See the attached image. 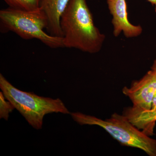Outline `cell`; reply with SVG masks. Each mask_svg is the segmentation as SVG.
Instances as JSON below:
<instances>
[{"instance_id": "obj_9", "label": "cell", "mask_w": 156, "mask_h": 156, "mask_svg": "<svg viewBox=\"0 0 156 156\" xmlns=\"http://www.w3.org/2000/svg\"><path fill=\"white\" fill-rule=\"evenodd\" d=\"M11 9L33 11L40 9V0H3Z\"/></svg>"}, {"instance_id": "obj_3", "label": "cell", "mask_w": 156, "mask_h": 156, "mask_svg": "<svg viewBox=\"0 0 156 156\" xmlns=\"http://www.w3.org/2000/svg\"><path fill=\"white\" fill-rule=\"evenodd\" d=\"M0 88L6 100L11 102L29 125L37 130L41 129L46 115L53 113H70L59 98L41 97L33 92L21 91L14 87L1 73Z\"/></svg>"}, {"instance_id": "obj_14", "label": "cell", "mask_w": 156, "mask_h": 156, "mask_svg": "<svg viewBox=\"0 0 156 156\" xmlns=\"http://www.w3.org/2000/svg\"><path fill=\"white\" fill-rule=\"evenodd\" d=\"M155 6V12H156V3L155 5H154Z\"/></svg>"}, {"instance_id": "obj_4", "label": "cell", "mask_w": 156, "mask_h": 156, "mask_svg": "<svg viewBox=\"0 0 156 156\" xmlns=\"http://www.w3.org/2000/svg\"><path fill=\"white\" fill-rule=\"evenodd\" d=\"M0 23L2 32H12L24 40L37 39L53 49L64 48L63 38L53 36L44 31L47 28V20L40 9L33 11L9 7L2 9Z\"/></svg>"}, {"instance_id": "obj_6", "label": "cell", "mask_w": 156, "mask_h": 156, "mask_svg": "<svg viewBox=\"0 0 156 156\" xmlns=\"http://www.w3.org/2000/svg\"><path fill=\"white\" fill-rule=\"evenodd\" d=\"M110 13L112 16L113 34L117 37L123 33L128 38L136 37L142 33L140 25L131 23L128 19V7L126 0H107Z\"/></svg>"}, {"instance_id": "obj_8", "label": "cell", "mask_w": 156, "mask_h": 156, "mask_svg": "<svg viewBox=\"0 0 156 156\" xmlns=\"http://www.w3.org/2000/svg\"><path fill=\"white\" fill-rule=\"evenodd\" d=\"M122 114L144 133L149 136L154 135L156 122V109L141 110L133 106L128 107L124 108Z\"/></svg>"}, {"instance_id": "obj_11", "label": "cell", "mask_w": 156, "mask_h": 156, "mask_svg": "<svg viewBox=\"0 0 156 156\" xmlns=\"http://www.w3.org/2000/svg\"><path fill=\"white\" fill-rule=\"evenodd\" d=\"M151 109H156V93L154 96L153 98Z\"/></svg>"}, {"instance_id": "obj_2", "label": "cell", "mask_w": 156, "mask_h": 156, "mask_svg": "<svg viewBox=\"0 0 156 156\" xmlns=\"http://www.w3.org/2000/svg\"><path fill=\"white\" fill-rule=\"evenodd\" d=\"M71 115L80 125L103 128L122 145L139 149L149 156H156V140L139 130L123 114L115 113L105 119L81 112L72 113Z\"/></svg>"}, {"instance_id": "obj_13", "label": "cell", "mask_w": 156, "mask_h": 156, "mask_svg": "<svg viewBox=\"0 0 156 156\" xmlns=\"http://www.w3.org/2000/svg\"><path fill=\"white\" fill-rule=\"evenodd\" d=\"M151 3L153 6H154L156 3V0H146Z\"/></svg>"}, {"instance_id": "obj_10", "label": "cell", "mask_w": 156, "mask_h": 156, "mask_svg": "<svg viewBox=\"0 0 156 156\" xmlns=\"http://www.w3.org/2000/svg\"><path fill=\"white\" fill-rule=\"evenodd\" d=\"M6 99L2 92H0V118L8 120L9 114L15 108L11 102L8 100L6 101Z\"/></svg>"}, {"instance_id": "obj_5", "label": "cell", "mask_w": 156, "mask_h": 156, "mask_svg": "<svg viewBox=\"0 0 156 156\" xmlns=\"http://www.w3.org/2000/svg\"><path fill=\"white\" fill-rule=\"evenodd\" d=\"M123 94L129 98L133 107L141 110H150L156 93V73L148 71L138 80L133 81L130 87L123 88Z\"/></svg>"}, {"instance_id": "obj_7", "label": "cell", "mask_w": 156, "mask_h": 156, "mask_svg": "<svg viewBox=\"0 0 156 156\" xmlns=\"http://www.w3.org/2000/svg\"><path fill=\"white\" fill-rule=\"evenodd\" d=\"M69 1V0H40L39 8L47 20L46 30L50 35L62 37L60 19Z\"/></svg>"}, {"instance_id": "obj_1", "label": "cell", "mask_w": 156, "mask_h": 156, "mask_svg": "<svg viewBox=\"0 0 156 156\" xmlns=\"http://www.w3.org/2000/svg\"><path fill=\"white\" fill-rule=\"evenodd\" d=\"M64 48L86 53H98L105 36L94 23L87 0H69L60 19Z\"/></svg>"}, {"instance_id": "obj_12", "label": "cell", "mask_w": 156, "mask_h": 156, "mask_svg": "<svg viewBox=\"0 0 156 156\" xmlns=\"http://www.w3.org/2000/svg\"><path fill=\"white\" fill-rule=\"evenodd\" d=\"M151 69L153 70L156 73V58L154 60L152 65L151 66Z\"/></svg>"}]
</instances>
